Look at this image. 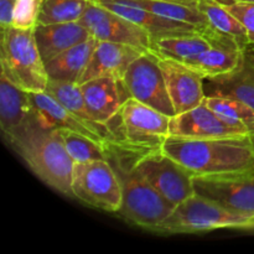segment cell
Here are the masks:
<instances>
[{
  "label": "cell",
  "instance_id": "obj_1",
  "mask_svg": "<svg viewBox=\"0 0 254 254\" xmlns=\"http://www.w3.org/2000/svg\"><path fill=\"white\" fill-rule=\"evenodd\" d=\"M161 150L196 176L254 170V136L184 138L169 135Z\"/></svg>",
  "mask_w": 254,
  "mask_h": 254
},
{
  "label": "cell",
  "instance_id": "obj_2",
  "mask_svg": "<svg viewBox=\"0 0 254 254\" xmlns=\"http://www.w3.org/2000/svg\"><path fill=\"white\" fill-rule=\"evenodd\" d=\"M107 160L118 175L122 185V206L119 217L131 225L153 231L169 215L175 205L164 197L134 168V146L121 141L106 144Z\"/></svg>",
  "mask_w": 254,
  "mask_h": 254
},
{
  "label": "cell",
  "instance_id": "obj_3",
  "mask_svg": "<svg viewBox=\"0 0 254 254\" xmlns=\"http://www.w3.org/2000/svg\"><path fill=\"white\" fill-rule=\"evenodd\" d=\"M7 143L42 183L62 195L73 197L74 163L64 146L60 129L44 127L35 113L24 129Z\"/></svg>",
  "mask_w": 254,
  "mask_h": 254
},
{
  "label": "cell",
  "instance_id": "obj_4",
  "mask_svg": "<svg viewBox=\"0 0 254 254\" xmlns=\"http://www.w3.org/2000/svg\"><path fill=\"white\" fill-rule=\"evenodd\" d=\"M1 72L24 91H46L49 77L34 30L10 26L1 30Z\"/></svg>",
  "mask_w": 254,
  "mask_h": 254
},
{
  "label": "cell",
  "instance_id": "obj_5",
  "mask_svg": "<svg viewBox=\"0 0 254 254\" xmlns=\"http://www.w3.org/2000/svg\"><path fill=\"white\" fill-rule=\"evenodd\" d=\"M251 218L232 212L203 196L193 193L175 206L173 212L151 232L160 235L198 233L218 228L243 230Z\"/></svg>",
  "mask_w": 254,
  "mask_h": 254
},
{
  "label": "cell",
  "instance_id": "obj_6",
  "mask_svg": "<svg viewBox=\"0 0 254 254\" xmlns=\"http://www.w3.org/2000/svg\"><path fill=\"white\" fill-rule=\"evenodd\" d=\"M134 168L151 188L175 206L195 193L192 175L161 148L134 146Z\"/></svg>",
  "mask_w": 254,
  "mask_h": 254
},
{
  "label": "cell",
  "instance_id": "obj_7",
  "mask_svg": "<svg viewBox=\"0 0 254 254\" xmlns=\"http://www.w3.org/2000/svg\"><path fill=\"white\" fill-rule=\"evenodd\" d=\"M73 197L87 206L117 213L122 206V185L108 160L76 163L72 176Z\"/></svg>",
  "mask_w": 254,
  "mask_h": 254
},
{
  "label": "cell",
  "instance_id": "obj_8",
  "mask_svg": "<svg viewBox=\"0 0 254 254\" xmlns=\"http://www.w3.org/2000/svg\"><path fill=\"white\" fill-rule=\"evenodd\" d=\"M121 143L143 149L161 148L170 135L171 117L134 98H129L118 114ZM117 141V140H116Z\"/></svg>",
  "mask_w": 254,
  "mask_h": 254
},
{
  "label": "cell",
  "instance_id": "obj_9",
  "mask_svg": "<svg viewBox=\"0 0 254 254\" xmlns=\"http://www.w3.org/2000/svg\"><path fill=\"white\" fill-rule=\"evenodd\" d=\"M193 190L197 195L215 201L232 212L254 220V170L196 176Z\"/></svg>",
  "mask_w": 254,
  "mask_h": 254
},
{
  "label": "cell",
  "instance_id": "obj_10",
  "mask_svg": "<svg viewBox=\"0 0 254 254\" xmlns=\"http://www.w3.org/2000/svg\"><path fill=\"white\" fill-rule=\"evenodd\" d=\"M123 79L131 98L169 117L176 116L158 56L150 50L131 62Z\"/></svg>",
  "mask_w": 254,
  "mask_h": 254
},
{
  "label": "cell",
  "instance_id": "obj_11",
  "mask_svg": "<svg viewBox=\"0 0 254 254\" xmlns=\"http://www.w3.org/2000/svg\"><path fill=\"white\" fill-rule=\"evenodd\" d=\"M79 22L98 41L126 44L143 50L150 49L151 36L145 29L92 0H89Z\"/></svg>",
  "mask_w": 254,
  "mask_h": 254
},
{
  "label": "cell",
  "instance_id": "obj_12",
  "mask_svg": "<svg viewBox=\"0 0 254 254\" xmlns=\"http://www.w3.org/2000/svg\"><path fill=\"white\" fill-rule=\"evenodd\" d=\"M170 135L184 138H222L250 135L245 128L236 127L221 118L205 102L185 113L171 117Z\"/></svg>",
  "mask_w": 254,
  "mask_h": 254
},
{
  "label": "cell",
  "instance_id": "obj_13",
  "mask_svg": "<svg viewBox=\"0 0 254 254\" xmlns=\"http://www.w3.org/2000/svg\"><path fill=\"white\" fill-rule=\"evenodd\" d=\"M87 109L96 123L107 124L131 98L123 78L97 77L79 84Z\"/></svg>",
  "mask_w": 254,
  "mask_h": 254
},
{
  "label": "cell",
  "instance_id": "obj_14",
  "mask_svg": "<svg viewBox=\"0 0 254 254\" xmlns=\"http://www.w3.org/2000/svg\"><path fill=\"white\" fill-rule=\"evenodd\" d=\"M169 96L176 114L185 113L205 101L202 77L183 62L158 56Z\"/></svg>",
  "mask_w": 254,
  "mask_h": 254
},
{
  "label": "cell",
  "instance_id": "obj_15",
  "mask_svg": "<svg viewBox=\"0 0 254 254\" xmlns=\"http://www.w3.org/2000/svg\"><path fill=\"white\" fill-rule=\"evenodd\" d=\"M30 101L35 109L37 119L46 128L69 129L76 133L86 135L99 143H108L113 140L109 128L101 129L89 127L76 114L64 108L59 101L50 96L46 91L44 92H29Z\"/></svg>",
  "mask_w": 254,
  "mask_h": 254
},
{
  "label": "cell",
  "instance_id": "obj_16",
  "mask_svg": "<svg viewBox=\"0 0 254 254\" xmlns=\"http://www.w3.org/2000/svg\"><path fill=\"white\" fill-rule=\"evenodd\" d=\"M245 49L235 37L215 30L212 46L183 64L202 78L211 79L233 71L240 64Z\"/></svg>",
  "mask_w": 254,
  "mask_h": 254
},
{
  "label": "cell",
  "instance_id": "obj_17",
  "mask_svg": "<svg viewBox=\"0 0 254 254\" xmlns=\"http://www.w3.org/2000/svg\"><path fill=\"white\" fill-rule=\"evenodd\" d=\"M92 1L103 5L107 9L112 10L121 16L133 21L134 24L141 26L150 34L151 39L183 36V35L195 34V32L206 29V27L196 26V25L188 24V22L166 19V17L148 11L143 7L129 4L123 0H92Z\"/></svg>",
  "mask_w": 254,
  "mask_h": 254
},
{
  "label": "cell",
  "instance_id": "obj_18",
  "mask_svg": "<svg viewBox=\"0 0 254 254\" xmlns=\"http://www.w3.org/2000/svg\"><path fill=\"white\" fill-rule=\"evenodd\" d=\"M145 51L149 50L139 49L126 44L98 41L89 60L88 66L79 79V84L97 77L124 78L131 62Z\"/></svg>",
  "mask_w": 254,
  "mask_h": 254
},
{
  "label": "cell",
  "instance_id": "obj_19",
  "mask_svg": "<svg viewBox=\"0 0 254 254\" xmlns=\"http://www.w3.org/2000/svg\"><path fill=\"white\" fill-rule=\"evenodd\" d=\"M35 109L29 92L14 83L4 72L0 76V128L6 141L24 129L34 118Z\"/></svg>",
  "mask_w": 254,
  "mask_h": 254
},
{
  "label": "cell",
  "instance_id": "obj_20",
  "mask_svg": "<svg viewBox=\"0 0 254 254\" xmlns=\"http://www.w3.org/2000/svg\"><path fill=\"white\" fill-rule=\"evenodd\" d=\"M206 96L236 98L254 109V46L243 50L242 60L233 71L208 79Z\"/></svg>",
  "mask_w": 254,
  "mask_h": 254
},
{
  "label": "cell",
  "instance_id": "obj_21",
  "mask_svg": "<svg viewBox=\"0 0 254 254\" xmlns=\"http://www.w3.org/2000/svg\"><path fill=\"white\" fill-rule=\"evenodd\" d=\"M35 40L44 62L50 61L61 52L84 42L91 36L79 21L64 24H37L34 29Z\"/></svg>",
  "mask_w": 254,
  "mask_h": 254
},
{
  "label": "cell",
  "instance_id": "obj_22",
  "mask_svg": "<svg viewBox=\"0 0 254 254\" xmlns=\"http://www.w3.org/2000/svg\"><path fill=\"white\" fill-rule=\"evenodd\" d=\"M97 44L98 40L92 36L45 62L49 81L79 84Z\"/></svg>",
  "mask_w": 254,
  "mask_h": 254
},
{
  "label": "cell",
  "instance_id": "obj_23",
  "mask_svg": "<svg viewBox=\"0 0 254 254\" xmlns=\"http://www.w3.org/2000/svg\"><path fill=\"white\" fill-rule=\"evenodd\" d=\"M213 34L215 30L208 26L195 34L151 39L149 50L156 56L185 62L210 49L213 45Z\"/></svg>",
  "mask_w": 254,
  "mask_h": 254
},
{
  "label": "cell",
  "instance_id": "obj_24",
  "mask_svg": "<svg viewBox=\"0 0 254 254\" xmlns=\"http://www.w3.org/2000/svg\"><path fill=\"white\" fill-rule=\"evenodd\" d=\"M123 1L143 7L148 11L160 15L166 19L188 22V24H192L200 27L210 26L207 19L201 12L197 5L173 1V0H123Z\"/></svg>",
  "mask_w": 254,
  "mask_h": 254
},
{
  "label": "cell",
  "instance_id": "obj_25",
  "mask_svg": "<svg viewBox=\"0 0 254 254\" xmlns=\"http://www.w3.org/2000/svg\"><path fill=\"white\" fill-rule=\"evenodd\" d=\"M197 6L205 15L208 25L212 29L235 37L243 47L250 45L247 30L242 22L232 12L228 11L218 0H198Z\"/></svg>",
  "mask_w": 254,
  "mask_h": 254
},
{
  "label": "cell",
  "instance_id": "obj_26",
  "mask_svg": "<svg viewBox=\"0 0 254 254\" xmlns=\"http://www.w3.org/2000/svg\"><path fill=\"white\" fill-rule=\"evenodd\" d=\"M205 102L222 119L236 127L245 128L254 136V109L236 98L223 96H206Z\"/></svg>",
  "mask_w": 254,
  "mask_h": 254
},
{
  "label": "cell",
  "instance_id": "obj_27",
  "mask_svg": "<svg viewBox=\"0 0 254 254\" xmlns=\"http://www.w3.org/2000/svg\"><path fill=\"white\" fill-rule=\"evenodd\" d=\"M46 92L50 96L54 97L56 101H59L64 108H67L69 112L76 114L81 121L88 124L89 127L101 129L108 128L107 124L96 123L91 118V116L88 113V109H87L86 102H84V97L82 94V91L78 84L67 83V82L49 81L46 87Z\"/></svg>",
  "mask_w": 254,
  "mask_h": 254
},
{
  "label": "cell",
  "instance_id": "obj_28",
  "mask_svg": "<svg viewBox=\"0 0 254 254\" xmlns=\"http://www.w3.org/2000/svg\"><path fill=\"white\" fill-rule=\"evenodd\" d=\"M89 0H41L37 24H64L79 21Z\"/></svg>",
  "mask_w": 254,
  "mask_h": 254
},
{
  "label": "cell",
  "instance_id": "obj_29",
  "mask_svg": "<svg viewBox=\"0 0 254 254\" xmlns=\"http://www.w3.org/2000/svg\"><path fill=\"white\" fill-rule=\"evenodd\" d=\"M64 146L73 163H87L94 160H107L106 144L93 140L86 135L69 129H60Z\"/></svg>",
  "mask_w": 254,
  "mask_h": 254
},
{
  "label": "cell",
  "instance_id": "obj_30",
  "mask_svg": "<svg viewBox=\"0 0 254 254\" xmlns=\"http://www.w3.org/2000/svg\"><path fill=\"white\" fill-rule=\"evenodd\" d=\"M41 0H16L12 26L17 29L34 30L39 21Z\"/></svg>",
  "mask_w": 254,
  "mask_h": 254
},
{
  "label": "cell",
  "instance_id": "obj_31",
  "mask_svg": "<svg viewBox=\"0 0 254 254\" xmlns=\"http://www.w3.org/2000/svg\"><path fill=\"white\" fill-rule=\"evenodd\" d=\"M221 4L242 22V25L247 30L248 42L254 46V2L228 1L221 2Z\"/></svg>",
  "mask_w": 254,
  "mask_h": 254
},
{
  "label": "cell",
  "instance_id": "obj_32",
  "mask_svg": "<svg viewBox=\"0 0 254 254\" xmlns=\"http://www.w3.org/2000/svg\"><path fill=\"white\" fill-rule=\"evenodd\" d=\"M16 0H0V25L1 30L12 26Z\"/></svg>",
  "mask_w": 254,
  "mask_h": 254
},
{
  "label": "cell",
  "instance_id": "obj_33",
  "mask_svg": "<svg viewBox=\"0 0 254 254\" xmlns=\"http://www.w3.org/2000/svg\"><path fill=\"white\" fill-rule=\"evenodd\" d=\"M173 1H179V2H186V4H192V5H197L198 0H173Z\"/></svg>",
  "mask_w": 254,
  "mask_h": 254
},
{
  "label": "cell",
  "instance_id": "obj_34",
  "mask_svg": "<svg viewBox=\"0 0 254 254\" xmlns=\"http://www.w3.org/2000/svg\"><path fill=\"white\" fill-rule=\"evenodd\" d=\"M221 2H228V1H235V2H254V0H218Z\"/></svg>",
  "mask_w": 254,
  "mask_h": 254
},
{
  "label": "cell",
  "instance_id": "obj_35",
  "mask_svg": "<svg viewBox=\"0 0 254 254\" xmlns=\"http://www.w3.org/2000/svg\"><path fill=\"white\" fill-rule=\"evenodd\" d=\"M243 230H246V231H254V220L250 223V225L247 226V227L243 228Z\"/></svg>",
  "mask_w": 254,
  "mask_h": 254
}]
</instances>
